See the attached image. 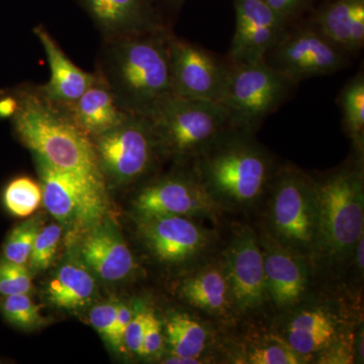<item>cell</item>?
Returning <instances> with one entry per match:
<instances>
[{
	"label": "cell",
	"mask_w": 364,
	"mask_h": 364,
	"mask_svg": "<svg viewBox=\"0 0 364 364\" xmlns=\"http://www.w3.org/2000/svg\"><path fill=\"white\" fill-rule=\"evenodd\" d=\"M95 282L85 267L67 263L60 267L47 287L48 299L57 308L76 310L90 303Z\"/></svg>",
	"instance_id": "obj_24"
},
{
	"label": "cell",
	"mask_w": 364,
	"mask_h": 364,
	"mask_svg": "<svg viewBox=\"0 0 364 364\" xmlns=\"http://www.w3.org/2000/svg\"><path fill=\"white\" fill-rule=\"evenodd\" d=\"M179 294L189 305L210 314H224L233 306L223 265H210L191 275L182 282Z\"/></svg>",
	"instance_id": "obj_23"
},
{
	"label": "cell",
	"mask_w": 364,
	"mask_h": 364,
	"mask_svg": "<svg viewBox=\"0 0 364 364\" xmlns=\"http://www.w3.org/2000/svg\"><path fill=\"white\" fill-rule=\"evenodd\" d=\"M350 342L344 341V343L336 344V340L327 348L331 349L328 353H324L321 363H351Z\"/></svg>",
	"instance_id": "obj_38"
},
{
	"label": "cell",
	"mask_w": 364,
	"mask_h": 364,
	"mask_svg": "<svg viewBox=\"0 0 364 364\" xmlns=\"http://www.w3.org/2000/svg\"><path fill=\"white\" fill-rule=\"evenodd\" d=\"M313 23L347 54L364 45V0H331L316 13Z\"/></svg>",
	"instance_id": "obj_21"
},
{
	"label": "cell",
	"mask_w": 364,
	"mask_h": 364,
	"mask_svg": "<svg viewBox=\"0 0 364 364\" xmlns=\"http://www.w3.org/2000/svg\"><path fill=\"white\" fill-rule=\"evenodd\" d=\"M18 109V98L16 95L0 97V119H13Z\"/></svg>",
	"instance_id": "obj_39"
},
{
	"label": "cell",
	"mask_w": 364,
	"mask_h": 364,
	"mask_svg": "<svg viewBox=\"0 0 364 364\" xmlns=\"http://www.w3.org/2000/svg\"><path fill=\"white\" fill-rule=\"evenodd\" d=\"M236 25L228 61L247 63L264 59L287 26L264 0H234Z\"/></svg>",
	"instance_id": "obj_14"
},
{
	"label": "cell",
	"mask_w": 364,
	"mask_h": 364,
	"mask_svg": "<svg viewBox=\"0 0 364 364\" xmlns=\"http://www.w3.org/2000/svg\"><path fill=\"white\" fill-rule=\"evenodd\" d=\"M269 186L272 238L299 255L315 253L318 227L315 181L296 167L287 166L275 172Z\"/></svg>",
	"instance_id": "obj_6"
},
{
	"label": "cell",
	"mask_w": 364,
	"mask_h": 364,
	"mask_svg": "<svg viewBox=\"0 0 364 364\" xmlns=\"http://www.w3.org/2000/svg\"><path fill=\"white\" fill-rule=\"evenodd\" d=\"M358 353L359 355V359H361V363L363 361V334L360 335L359 337V340L358 342Z\"/></svg>",
	"instance_id": "obj_43"
},
{
	"label": "cell",
	"mask_w": 364,
	"mask_h": 364,
	"mask_svg": "<svg viewBox=\"0 0 364 364\" xmlns=\"http://www.w3.org/2000/svg\"><path fill=\"white\" fill-rule=\"evenodd\" d=\"M313 1L314 0H264L265 4L287 26L305 13L312 6Z\"/></svg>",
	"instance_id": "obj_34"
},
{
	"label": "cell",
	"mask_w": 364,
	"mask_h": 364,
	"mask_svg": "<svg viewBox=\"0 0 364 364\" xmlns=\"http://www.w3.org/2000/svg\"><path fill=\"white\" fill-rule=\"evenodd\" d=\"M223 267L237 311L252 312L264 304L267 296L264 257L259 240L249 228H242L234 235Z\"/></svg>",
	"instance_id": "obj_13"
},
{
	"label": "cell",
	"mask_w": 364,
	"mask_h": 364,
	"mask_svg": "<svg viewBox=\"0 0 364 364\" xmlns=\"http://www.w3.org/2000/svg\"><path fill=\"white\" fill-rule=\"evenodd\" d=\"M318 227L315 253L334 260L354 251L364 231V179L360 160L315 181Z\"/></svg>",
	"instance_id": "obj_4"
},
{
	"label": "cell",
	"mask_w": 364,
	"mask_h": 364,
	"mask_svg": "<svg viewBox=\"0 0 364 364\" xmlns=\"http://www.w3.org/2000/svg\"><path fill=\"white\" fill-rule=\"evenodd\" d=\"M42 186L45 208L62 224L97 223L105 212L107 196L80 178L56 168L44 158L33 155Z\"/></svg>",
	"instance_id": "obj_11"
},
{
	"label": "cell",
	"mask_w": 364,
	"mask_h": 364,
	"mask_svg": "<svg viewBox=\"0 0 364 364\" xmlns=\"http://www.w3.org/2000/svg\"><path fill=\"white\" fill-rule=\"evenodd\" d=\"M154 134L159 154L196 158L229 128L221 102L172 95L155 105L146 116Z\"/></svg>",
	"instance_id": "obj_5"
},
{
	"label": "cell",
	"mask_w": 364,
	"mask_h": 364,
	"mask_svg": "<svg viewBox=\"0 0 364 364\" xmlns=\"http://www.w3.org/2000/svg\"><path fill=\"white\" fill-rule=\"evenodd\" d=\"M356 254V263H358V267L359 272H363L364 267V236L360 237V239L356 243L355 247H354Z\"/></svg>",
	"instance_id": "obj_40"
},
{
	"label": "cell",
	"mask_w": 364,
	"mask_h": 364,
	"mask_svg": "<svg viewBox=\"0 0 364 364\" xmlns=\"http://www.w3.org/2000/svg\"><path fill=\"white\" fill-rule=\"evenodd\" d=\"M296 85L264 59L247 63L229 62L220 102L226 109L230 128L255 133L286 102Z\"/></svg>",
	"instance_id": "obj_7"
},
{
	"label": "cell",
	"mask_w": 364,
	"mask_h": 364,
	"mask_svg": "<svg viewBox=\"0 0 364 364\" xmlns=\"http://www.w3.org/2000/svg\"><path fill=\"white\" fill-rule=\"evenodd\" d=\"M42 200V186L28 176L14 179L4 191V207L14 217L26 218L33 214Z\"/></svg>",
	"instance_id": "obj_27"
},
{
	"label": "cell",
	"mask_w": 364,
	"mask_h": 364,
	"mask_svg": "<svg viewBox=\"0 0 364 364\" xmlns=\"http://www.w3.org/2000/svg\"><path fill=\"white\" fill-rule=\"evenodd\" d=\"M338 104L343 127L359 154L364 146V76L359 72L342 88Z\"/></svg>",
	"instance_id": "obj_26"
},
{
	"label": "cell",
	"mask_w": 364,
	"mask_h": 364,
	"mask_svg": "<svg viewBox=\"0 0 364 364\" xmlns=\"http://www.w3.org/2000/svg\"><path fill=\"white\" fill-rule=\"evenodd\" d=\"M134 315H135V311L131 306L119 304L116 321L112 328L111 342H109L114 348L123 349L124 331Z\"/></svg>",
	"instance_id": "obj_37"
},
{
	"label": "cell",
	"mask_w": 364,
	"mask_h": 364,
	"mask_svg": "<svg viewBox=\"0 0 364 364\" xmlns=\"http://www.w3.org/2000/svg\"><path fill=\"white\" fill-rule=\"evenodd\" d=\"M105 181L119 186L138 181L152 168L159 154L148 119L131 114L112 130L91 138Z\"/></svg>",
	"instance_id": "obj_9"
},
{
	"label": "cell",
	"mask_w": 364,
	"mask_h": 364,
	"mask_svg": "<svg viewBox=\"0 0 364 364\" xmlns=\"http://www.w3.org/2000/svg\"><path fill=\"white\" fill-rule=\"evenodd\" d=\"M18 109L13 117L21 142L56 168L73 174L107 196V182L90 136L75 124L63 105L37 90L18 92Z\"/></svg>",
	"instance_id": "obj_2"
},
{
	"label": "cell",
	"mask_w": 364,
	"mask_h": 364,
	"mask_svg": "<svg viewBox=\"0 0 364 364\" xmlns=\"http://www.w3.org/2000/svg\"><path fill=\"white\" fill-rule=\"evenodd\" d=\"M165 339L173 355L200 359L207 346L208 332L191 316L174 313L167 318Z\"/></svg>",
	"instance_id": "obj_25"
},
{
	"label": "cell",
	"mask_w": 364,
	"mask_h": 364,
	"mask_svg": "<svg viewBox=\"0 0 364 364\" xmlns=\"http://www.w3.org/2000/svg\"><path fill=\"white\" fill-rule=\"evenodd\" d=\"M148 311L135 313L124 334V345L136 355L142 356L143 339L147 324Z\"/></svg>",
	"instance_id": "obj_36"
},
{
	"label": "cell",
	"mask_w": 364,
	"mask_h": 364,
	"mask_svg": "<svg viewBox=\"0 0 364 364\" xmlns=\"http://www.w3.org/2000/svg\"><path fill=\"white\" fill-rule=\"evenodd\" d=\"M139 223V231L146 246L161 262H186L200 255L210 243L207 230L188 217L140 218Z\"/></svg>",
	"instance_id": "obj_15"
},
{
	"label": "cell",
	"mask_w": 364,
	"mask_h": 364,
	"mask_svg": "<svg viewBox=\"0 0 364 364\" xmlns=\"http://www.w3.org/2000/svg\"><path fill=\"white\" fill-rule=\"evenodd\" d=\"M338 327L331 314L323 309L296 313L289 321L284 341L304 358L325 350L337 339Z\"/></svg>",
	"instance_id": "obj_22"
},
{
	"label": "cell",
	"mask_w": 364,
	"mask_h": 364,
	"mask_svg": "<svg viewBox=\"0 0 364 364\" xmlns=\"http://www.w3.org/2000/svg\"><path fill=\"white\" fill-rule=\"evenodd\" d=\"M134 207L140 218H215L221 205L205 191L193 171L169 174L146 184L136 195Z\"/></svg>",
	"instance_id": "obj_10"
},
{
	"label": "cell",
	"mask_w": 364,
	"mask_h": 364,
	"mask_svg": "<svg viewBox=\"0 0 364 364\" xmlns=\"http://www.w3.org/2000/svg\"><path fill=\"white\" fill-rule=\"evenodd\" d=\"M44 48L51 76L39 88L48 100L61 105L73 104L97 81V73H88L73 63L44 26L33 28Z\"/></svg>",
	"instance_id": "obj_18"
},
{
	"label": "cell",
	"mask_w": 364,
	"mask_h": 364,
	"mask_svg": "<svg viewBox=\"0 0 364 364\" xmlns=\"http://www.w3.org/2000/svg\"><path fill=\"white\" fill-rule=\"evenodd\" d=\"M104 38L166 28L157 0H77Z\"/></svg>",
	"instance_id": "obj_16"
},
{
	"label": "cell",
	"mask_w": 364,
	"mask_h": 364,
	"mask_svg": "<svg viewBox=\"0 0 364 364\" xmlns=\"http://www.w3.org/2000/svg\"><path fill=\"white\" fill-rule=\"evenodd\" d=\"M62 228L58 224L41 228L33 242L28 264L36 272L50 267L56 257L57 249L61 240Z\"/></svg>",
	"instance_id": "obj_30"
},
{
	"label": "cell",
	"mask_w": 364,
	"mask_h": 364,
	"mask_svg": "<svg viewBox=\"0 0 364 364\" xmlns=\"http://www.w3.org/2000/svg\"><path fill=\"white\" fill-rule=\"evenodd\" d=\"M158 4L168 7L170 9H179L186 0H157Z\"/></svg>",
	"instance_id": "obj_42"
},
{
	"label": "cell",
	"mask_w": 364,
	"mask_h": 364,
	"mask_svg": "<svg viewBox=\"0 0 364 364\" xmlns=\"http://www.w3.org/2000/svg\"><path fill=\"white\" fill-rule=\"evenodd\" d=\"M304 356L294 352L284 340L273 338L249 352L248 363L252 364H299Z\"/></svg>",
	"instance_id": "obj_31"
},
{
	"label": "cell",
	"mask_w": 364,
	"mask_h": 364,
	"mask_svg": "<svg viewBox=\"0 0 364 364\" xmlns=\"http://www.w3.org/2000/svg\"><path fill=\"white\" fill-rule=\"evenodd\" d=\"M41 228L42 221L39 218H33L14 228L4 243V258L18 264L26 265Z\"/></svg>",
	"instance_id": "obj_29"
},
{
	"label": "cell",
	"mask_w": 364,
	"mask_h": 364,
	"mask_svg": "<svg viewBox=\"0 0 364 364\" xmlns=\"http://www.w3.org/2000/svg\"><path fill=\"white\" fill-rule=\"evenodd\" d=\"M170 35L163 28L104 38L97 73L129 114L146 116L173 93Z\"/></svg>",
	"instance_id": "obj_1"
},
{
	"label": "cell",
	"mask_w": 364,
	"mask_h": 364,
	"mask_svg": "<svg viewBox=\"0 0 364 364\" xmlns=\"http://www.w3.org/2000/svg\"><path fill=\"white\" fill-rule=\"evenodd\" d=\"M32 275L26 265L0 260V296L30 294L32 291Z\"/></svg>",
	"instance_id": "obj_32"
},
{
	"label": "cell",
	"mask_w": 364,
	"mask_h": 364,
	"mask_svg": "<svg viewBox=\"0 0 364 364\" xmlns=\"http://www.w3.org/2000/svg\"><path fill=\"white\" fill-rule=\"evenodd\" d=\"M162 324L155 314L148 311L147 324L143 339L142 356H156L161 352L164 344Z\"/></svg>",
	"instance_id": "obj_35"
},
{
	"label": "cell",
	"mask_w": 364,
	"mask_h": 364,
	"mask_svg": "<svg viewBox=\"0 0 364 364\" xmlns=\"http://www.w3.org/2000/svg\"><path fill=\"white\" fill-rule=\"evenodd\" d=\"M163 363L167 364H196L200 363V360L196 358H182V356L173 355L171 354L170 358L164 359Z\"/></svg>",
	"instance_id": "obj_41"
},
{
	"label": "cell",
	"mask_w": 364,
	"mask_h": 364,
	"mask_svg": "<svg viewBox=\"0 0 364 364\" xmlns=\"http://www.w3.org/2000/svg\"><path fill=\"white\" fill-rule=\"evenodd\" d=\"M253 135L229 127L196 157L193 172L221 207L252 205L272 183V158Z\"/></svg>",
	"instance_id": "obj_3"
},
{
	"label": "cell",
	"mask_w": 364,
	"mask_h": 364,
	"mask_svg": "<svg viewBox=\"0 0 364 364\" xmlns=\"http://www.w3.org/2000/svg\"><path fill=\"white\" fill-rule=\"evenodd\" d=\"M261 244L264 257L267 296L279 309L296 305L308 287V267L304 256L287 250L272 237Z\"/></svg>",
	"instance_id": "obj_17"
},
{
	"label": "cell",
	"mask_w": 364,
	"mask_h": 364,
	"mask_svg": "<svg viewBox=\"0 0 364 364\" xmlns=\"http://www.w3.org/2000/svg\"><path fill=\"white\" fill-rule=\"evenodd\" d=\"M63 107L90 139L116 128L131 114L119 107L114 93L98 75L76 102Z\"/></svg>",
	"instance_id": "obj_20"
},
{
	"label": "cell",
	"mask_w": 364,
	"mask_h": 364,
	"mask_svg": "<svg viewBox=\"0 0 364 364\" xmlns=\"http://www.w3.org/2000/svg\"><path fill=\"white\" fill-rule=\"evenodd\" d=\"M169 50L174 95L220 102L229 61L217 58L200 46L173 33L170 35Z\"/></svg>",
	"instance_id": "obj_12"
},
{
	"label": "cell",
	"mask_w": 364,
	"mask_h": 364,
	"mask_svg": "<svg viewBox=\"0 0 364 364\" xmlns=\"http://www.w3.org/2000/svg\"><path fill=\"white\" fill-rule=\"evenodd\" d=\"M117 309H119V304H102V305L95 306L90 313V324L109 342H111Z\"/></svg>",
	"instance_id": "obj_33"
},
{
	"label": "cell",
	"mask_w": 364,
	"mask_h": 364,
	"mask_svg": "<svg viewBox=\"0 0 364 364\" xmlns=\"http://www.w3.org/2000/svg\"><path fill=\"white\" fill-rule=\"evenodd\" d=\"M348 55L311 21L291 30L287 26L264 60L274 70L298 85L306 79L343 70L348 65Z\"/></svg>",
	"instance_id": "obj_8"
},
{
	"label": "cell",
	"mask_w": 364,
	"mask_h": 364,
	"mask_svg": "<svg viewBox=\"0 0 364 364\" xmlns=\"http://www.w3.org/2000/svg\"><path fill=\"white\" fill-rule=\"evenodd\" d=\"M42 306L38 305L28 294L4 296L1 301V312L7 322L20 329L31 330L44 323Z\"/></svg>",
	"instance_id": "obj_28"
},
{
	"label": "cell",
	"mask_w": 364,
	"mask_h": 364,
	"mask_svg": "<svg viewBox=\"0 0 364 364\" xmlns=\"http://www.w3.org/2000/svg\"><path fill=\"white\" fill-rule=\"evenodd\" d=\"M81 255L88 267L107 282L126 279L135 268V259L126 242L109 226L97 227L85 237Z\"/></svg>",
	"instance_id": "obj_19"
}]
</instances>
